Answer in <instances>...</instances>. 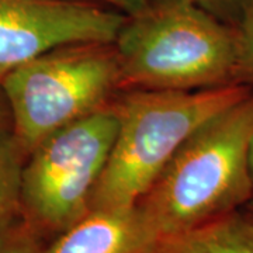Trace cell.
<instances>
[{"label":"cell","mask_w":253,"mask_h":253,"mask_svg":"<svg viewBox=\"0 0 253 253\" xmlns=\"http://www.w3.org/2000/svg\"><path fill=\"white\" fill-rule=\"evenodd\" d=\"M217 17L235 26L249 0H190Z\"/></svg>","instance_id":"obj_12"},{"label":"cell","mask_w":253,"mask_h":253,"mask_svg":"<svg viewBox=\"0 0 253 253\" xmlns=\"http://www.w3.org/2000/svg\"><path fill=\"white\" fill-rule=\"evenodd\" d=\"M120 91L203 90L236 82V28L190 0H149L113 42Z\"/></svg>","instance_id":"obj_1"},{"label":"cell","mask_w":253,"mask_h":253,"mask_svg":"<svg viewBox=\"0 0 253 253\" xmlns=\"http://www.w3.org/2000/svg\"><path fill=\"white\" fill-rule=\"evenodd\" d=\"M27 159L10 120H0V229L20 214L23 169Z\"/></svg>","instance_id":"obj_9"},{"label":"cell","mask_w":253,"mask_h":253,"mask_svg":"<svg viewBox=\"0 0 253 253\" xmlns=\"http://www.w3.org/2000/svg\"><path fill=\"white\" fill-rule=\"evenodd\" d=\"M3 104H6V100L3 97L1 90H0V120H10L9 109H7V106H3Z\"/></svg>","instance_id":"obj_14"},{"label":"cell","mask_w":253,"mask_h":253,"mask_svg":"<svg viewBox=\"0 0 253 253\" xmlns=\"http://www.w3.org/2000/svg\"><path fill=\"white\" fill-rule=\"evenodd\" d=\"M245 207L248 208V210H249V212H251V214H252V215H253V201H251L249 204H246Z\"/></svg>","instance_id":"obj_16"},{"label":"cell","mask_w":253,"mask_h":253,"mask_svg":"<svg viewBox=\"0 0 253 253\" xmlns=\"http://www.w3.org/2000/svg\"><path fill=\"white\" fill-rule=\"evenodd\" d=\"M117 129V111L111 100L51 134L27 156L20 214L45 242L90 211Z\"/></svg>","instance_id":"obj_5"},{"label":"cell","mask_w":253,"mask_h":253,"mask_svg":"<svg viewBox=\"0 0 253 253\" xmlns=\"http://www.w3.org/2000/svg\"><path fill=\"white\" fill-rule=\"evenodd\" d=\"M45 244L21 214L0 229V253H41Z\"/></svg>","instance_id":"obj_11"},{"label":"cell","mask_w":253,"mask_h":253,"mask_svg":"<svg viewBox=\"0 0 253 253\" xmlns=\"http://www.w3.org/2000/svg\"><path fill=\"white\" fill-rule=\"evenodd\" d=\"M154 253H253V215L244 207L204 225L162 236Z\"/></svg>","instance_id":"obj_8"},{"label":"cell","mask_w":253,"mask_h":253,"mask_svg":"<svg viewBox=\"0 0 253 253\" xmlns=\"http://www.w3.org/2000/svg\"><path fill=\"white\" fill-rule=\"evenodd\" d=\"M252 136L253 90L200 126L136 203L158 235L204 225L252 201Z\"/></svg>","instance_id":"obj_2"},{"label":"cell","mask_w":253,"mask_h":253,"mask_svg":"<svg viewBox=\"0 0 253 253\" xmlns=\"http://www.w3.org/2000/svg\"><path fill=\"white\" fill-rule=\"evenodd\" d=\"M0 90L13 134L28 156L51 134L114 99L117 54L113 42L58 46L10 71Z\"/></svg>","instance_id":"obj_4"},{"label":"cell","mask_w":253,"mask_h":253,"mask_svg":"<svg viewBox=\"0 0 253 253\" xmlns=\"http://www.w3.org/2000/svg\"><path fill=\"white\" fill-rule=\"evenodd\" d=\"M126 14L84 0H0V81L69 44L114 42Z\"/></svg>","instance_id":"obj_6"},{"label":"cell","mask_w":253,"mask_h":253,"mask_svg":"<svg viewBox=\"0 0 253 253\" xmlns=\"http://www.w3.org/2000/svg\"><path fill=\"white\" fill-rule=\"evenodd\" d=\"M252 90L248 84H228L203 90L121 91L113 99L117 135L90 210L134 207L200 126Z\"/></svg>","instance_id":"obj_3"},{"label":"cell","mask_w":253,"mask_h":253,"mask_svg":"<svg viewBox=\"0 0 253 253\" xmlns=\"http://www.w3.org/2000/svg\"><path fill=\"white\" fill-rule=\"evenodd\" d=\"M249 169H251V177H252L253 183V136L252 141H251V146H249Z\"/></svg>","instance_id":"obj_15"},{"label":"cell","mask_w":253,"mask_h":253,"mask_svg":"<svg viewBox=\"0 0 253 253\" xmlns=\"http://www.w3.org/2000/svg\"><path fill=\"white\" fill-rule=\"evenodd\" d=\"M236 28V82L253 87V0H249L235 24Z\"/></svg>","instance_id":"obj_10"},{"label":"cell","mask_w":253,"mask_h":253,"mask_svg":"<svg viewBox=\"0 0 253 253\" xmlns=\"http://www.w3.org/2000/svg\"><path fill=\"white\" fill-rule=\"evenodd\" d=\"M93 1L109 4L113 9L120 10L126 14H132L142 9L149 0H93Z\"/></svg>","instance_id":"obj_13"},{"label":"cell","mask_w":253,"mask_h":253,"mask_svg":"<svg viewBox=\"0 0 253 253\" xmlns=\"http://www.w3.org/2000/svg\"><path fill=\"white\" fill-rule=\"evenodd\" d=\"M159 239L136 204L96 208L48 241L41 253H154Z\"/></svg>","instance_id":"obj_7"}]
</instances>
